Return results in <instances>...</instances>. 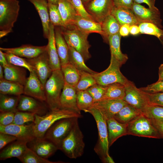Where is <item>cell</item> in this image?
<instances>
[{
	"label": "cell",
	"mask_w": 163,
	"mask_h": 163,
	"mask_svg": "<svg viewBox=\"0 0 163 163\" xmlns=\"http://www.w3.org/2000/svg\"><path fill=\"white\" fill-rule=\"evenodd\" d=\"M0 63L3 67L7 65L8 63L4 54V53L0 50Z\"/></svg>",
	"instance_id": "cell-57"
},
{
	"label": "cell",
	"mask_w": 163,
	"mask_h": 163,
	"mask_svg": "<svg viewBox=\"0 0 163 163\" xmlns=\"http://www.w3.org/2000/svg\"><path fill=\"white\" fill-rule=\"evenodd\" d=\"M54 28L53 25L50 23L48 43L46 48L50 65L53 71L61 69L60 60L56 45Z\"/></svg>",
	"instance_id": "cell-21"
},
{
	"label": "cell",
	"mask_w": 163,
	"mask_h": 163,
	"mask_svg": "<svg viewBox=\"0 0 163 163\" xmlns=\"http://www.w3.org/2000/svg\"><path fill=\"white\" fill-rule=\"evenodd\" d=\"M69 46V61L80 72H85L92 74L97 72L88 67L85 63V60L82 55L73 48Z\"/></svg>",
	"instance_id": "cell-32"
},
{
	"label": "cell",
	"mask_w": 163,
	"mask_h": 163,
	"mask_svg": "<svg viewBox=\"0 0 163 163\" xmlns=\"http://www.w3.org/2000/svg\"><path fill=\"white\" fill-rule=\"evenodd\" d=\"M11 32L7 30H0V38L7 35L8 34Z\"/></svg>",
	"instance_id": "cell-60"
},
{
	"label": "cell",
	"mask_w": 163,
	"mask_h": 163,
	"mask_svg": "<svg viewBox=\"0 0 163 163\" xmlns=\"http://www.w3.org/2000/svg\"><path fill=\"white\" fill-rule=\"evenodd\" d=\"M29 143L31 145L30 149L40 156L46 159L59 150L53 143L44 138H36Z\"/></svg>",
	"instance_id": "cell-20"
},
{
	"label": "cell",
	"mask_w": 163,
	"mask_h": 163,
	"mask_svg": "<svg viewBox=\"0 0 163 163\" xmlns=\"http://www.w3.org/2000/svg\"><path fill=\"white\" fill-rule=\"evenodd\" d=\"M85 147L84 135L78 121L69 133L62 141L60 150L68 157L76 159L82 156Z\"/></svg>",
	"instance_id": "cell-5"
},
{
	"label": "cell",
	"mask_w": 163,
	"mask_h": 163,
	"mask_svg": "<svg viewBox=\"0 0 163 163\" xmlns=\"http://www.w3.org/2000/svg\"><path fill=\"white\" fill-rule=\"evenodd\" d=\"M114 6L123 7L131 9L133 2V0H112Z\"/></svg>",
	"instance_id": "cell-52"
},
{
	"label": "cell",
	"mask_w": 163,
	"mask_h": 163,
	"mask_svg": "<svg viewBox=\"0 0 163 163\" xmlns=\"http://www.w3.org/2000/svg\"><path fill=\"white\" fill-rule=\"evenodd\" d=\"M78 119L68 118L58 120L48 129L44 138L52 142L60 150L62 141L69 133Z\"/></svg>",
	"instance_id": "cell-7"
},
{
	"label": "cell",
	"mask_w": 163,
	"mask_h": 163,
	"mask_svg": "<svg viewBox=\"0 0 163 163\" xmlns=\"http://www.w3.org/2000/svg\"><path fill=\"white\" fill-rule=\"evenodd\" d=\"M123 100L127 104L142 111L149 105L144 92L137 88L133 82L129 81L125 85Z\"/></svg>",
	"instance_id": "cell-12"
},
{
	"label": "cell",
	"mask_w": 163,
	"mask_h": 163,
	"mask_svg": "<svg viewBox=\"0 0 163 163\" xmlns=\"http://www.w3.org/2000/svg\"><path fill=\"white\" fill-rule=\"evenodd\" d=\"M50 22L54 27H64L58 5L48 2Z\"/></svg>",
	"instance_id": "cell-44"
},
{
	"label": "cell",
	"mask_w": 163,
	"mask_h": 163,
	"mask_svg": "<svg viewBox=\"0 0 163 163\" xmlns=\"http://www.w3.org/2000/svg\"><path fill=\"white\" fill-rule=\"evenodd\" d=\"M130 26L127 24L121 26L119 33L121 36L125 37L128 35L129 33Z\"/></svg>",
	"instance_id": "cell-55"
},
{
	"label": "cell",
	"mask_w": 163,
	"mask_h": 163,
	"mask_svg": "<svg viewBox=\"0 0 163 163\" xmlns=\"http://www.w3.org/2000/svg\"><path fill=\"white\" fill-rule=\"evenodd\" d=\"M125 92L124 85L119 83H113L106 86L105 93L100 100H123Z\"/></svg>",
	"instance_id": "cell-35"
},
{
	"label": "cell",
	"mask_w": 163,
	"mask_h": 163,
	"mask_svg": "<svg viewBox=\"0 0 163 163\" xmlns=\"http://www.w3.org/2000/svg\"><path fill=\"white\" fill-rule=\"evenodd\" d=\"M81 114L63 108L51 110L46 114L40 116L35 114L34 131L36 138H43L48 129L58 120L68 118H80Z\"/></svg>",
	"instance_id": "cell-1"
},
{
	"label": "cell",
	"mask_w": 163,
	"mask_h": 163,
	"mask_svg": "<svg viewBox=\"0 0 163 163\" xmlns=\"http://www.w3.org/2000/svg\"><path fill=\"white\" fill-rule=\"evenodd\" d=\"M151 120L153 124L163 138V121L154 119Z\"/></svg>",
	"instance_id": "cell-54"
},
{
	"label": "cell",
	"mask_w": 163,
	"mask_h": 163,
	"mask_svg": "<svg viewBox=\"0 0 163 163\" xmlns=\"http://www.w3.org/2000/svg\"><path fill=\"white\" fill-rule=\"evenodd\" d=\"M19 96L5 94H0V112L11 111L16 112Z\"/></svg>",
	"instance_id": "cell-37"
},
{
	"label": "cell",
	"mask_w": 163,
	"mask_h": 163,
	"mask_svg": "<svg viewBox=\"0 0 163 163\" xmlns=\"http://www.w3.org/2000/svg\"><path fill=\"white\" fill-rule=\"evenodd\" d=\"M144 92L149 105L163 107V91L153 93Z\"/></svg>",
	"instance_id": "cell-47"
},
{
	"label": "cell",
	"mask_w": 163,
	"mask_h": 163,
	"mask_svg": "<svg viewBox=\"0 0 163 163\" xmlns=\"http://www.w3.org/2000/svg\"><path fill=\"white\" fill-rule=\"evenodd\" d=\"M60 27L68 46L73 48L80 53L85 61L89 60L91 57L89 51L91 46L88 40L89 34L81 31L73 25L67 28Z\"/></svg>",
	"instance_id": "cell-4"
},
{
	"label": "cell",
	"mask_w": 163,
	"mask_h": 163,
	"mask_svg": "<svg viewBox=\"0 0 163 163\" xmlns=\"http://www.w3.org/2000/svg\"><path fill=\"white\" fill-rule=\"evenodd\" d=\"M109 147L118 138L127 135V124L120 123L114 118L107 121Z\"/></svg>",
	"instance_id": "cell-23"
},
{
	"label": "cell",
	"mask_w": 163,
	"mask_h": 163,
	"mask_svg": "<svg viewBox=\"0 0 163 163\" xmlns=\"http://www.w3.org/2000/svg\"><path fill=\"white\" fill-rule=\"evenodd\" d=\"M34 123L29 125H18L12 123L7 126L0 125V132L15 136L17 140L29 143L34 140Z\"/></svg>",
	"instance_id": "cell-11"
},
{
	"label": "cell",
	"mask_w": 163,
	"mask_h": 163,
	"mask_svg": "<svg viewBox=\"0 0 163 163\" xmlns=\"http://www.w3.org/2000/svg\"><path fill=\"white\" fill-rule=\"evenodd\" d=\"M133 3L140 4L145 3L146 4L150 9L154 11L159 10L155 6V0H133Z\"/></svg>",
	"instance_id": "cell-53"
},
{
	"label": "cell",
	"mask_w": 163,
	"mask_h": 163,
	"mask_svg": "<svg viewBox=\"0 0 163 163\" xmlns=\"http://www.w3.org/2000/svg\"><path fill=\"white\" fill-rule=\"evenodd\" d=\"M65 83L75 87L81 76V72L69 62L61 66Z\"/></svg>",
	"instance_id": "cell-36"
},
{
	"label": "cell",
	"mask_w": 163,
	"mask_h": 163,
	"mask_svg": "<svg viewBox=\"0 0 163 163\" xmlns=\"http://www.w3.org/2000/svg\"><path fill=\"white\" fill-rule=\"evenodd\" d=\"M24 86V95L41 101H46L44 87L34 71L30 72Z\"/></svg>",
	"instance_id": "cell-14"
},
{
	"label": "cell",
	"mask_w": 163,
	"mask_h": 163,
	"mask_svg": "<svg viewBox=\"0 0 163 163\" xmlns=\"http://www.w3.org/2000/svg\"><path fill=\"white\" fill-rule=\"evenodd\" d=\"M65 84L61 69L53 71L44 86L46 101L50 110L61 108L60 98Z\"/></svg>",
	"instance_id": "cell-3"
},
{
	"label": "cell",
	"mask_w": 163,
	"mask_h": 163,
	"mask_svg": "<svg viewBox=\"0 0 163 163\" xmlns=\"http://www.w3.org/2000/svg\"><path fill=\"white\" fill-rule=\"evenodd\" d=\"M36 99L25 95H20L17 107V110L39 115L43 108Z\"/></svg>",
	"instance_id": "cell-29"
},
{
	"label": "cell",
	"mask_w": 163,
	"mask_h": 163,
	"mask_svg": "<svg viewBox=\"0 0 163 163\" xmlns=\"http://www.w3.org/2000/svg\"><path fill=\"white\" fill-rule=\"evenodd\" d=\"M24 85L4 78L0 79V94L19 96L24 94Z\"/></svg>",
	"instance_id": "cell-34"
},
{
	"label": "cell",
	"mask_w": 163,
	"mask_h": 163,
	"mask_svg": "<svg viewBox=\"0 0 163 163\" xmlns=\"http://www.w3.org/2000/svg\"><path fill=\"white\" fill-rule=\"evenodd\" d=\"M140 33L154 35L159 40L163 46V30L150 23L143 22L139 24Z\"/></svg>",
	"instance_id": "cell-39"
},
{
	"label": "cell",
	"mask_w": 163,
	"mask_h": 163,
	"mask_svg": "<svg viewBox=\"0 0 163 163\" xmlns=\"http://www.w3.org/2000/svg\"><path fill=\"white\" fill-rule=\"evenodd\" d=\"M111 14L114 17L121 26L125 24L130 26L139 25V24L131 9L114 6Z\"/></svg>",
	"instance_id": "cell-24"
},
{
	"label": "cell",
	"mask_w": 163,
	"mask_h": 163,
	"mask_svg": "<svg viewBox=\"0 0 163 163\" xmlns=\"http://www.w3.org/2000/svg\"><path fill=\"white\" fill-rule=\"evenodd\" d=\"M18 158L23 163H60V161H52L42 158L29 148H28L23 154Z\"/></svg>",
	"instance_id": "cell-40"
},
{
	"label": "cell",
	"mask_w": 163,
	"mask_h": 163,
	"mask_svg": "<svg viewBox=\"0 0 163 163\" xmlns=\"http://www.w3.org/2000/svg\"><path fill=\"white\" fill-rule=\"evenodd\" d=\"M34 6L41 20L43 36L47 39L49 34L50 21L47 0H28Z\"/></svg>",
	"instance_id": "cell-22"
},
{
	"label": "cell",
	"mask_w": 163,
	"mask_h": 163,
	"mask_svg": "<svg viewBox=\"0 0 163 163\" xmlns=\"http://www.w3.org/2000/svg\"><path fill=\"white\" fill-rule=\"evenodd\" d=\"M18 0H0V30L11 32L20 10Z\"/></svg>",
	"instance_id": "cell-9"
},
{
	"label": "cell",
	"mask_w": 163,
	"mask_h": 163,
	"mask_svg": "<svg viewBox=\"0 0 163 163\" xmlns=\"http://www.w3.org/2000/svg\"><path fill=\"white\" fill-rule=\"evenodd\" d=\"M103 32L102 36L107 42L108 37L110 35L119 33L121 26L117 21L112 14L107 16L101 23Z\"/></svg>",
	"instance_id": "cell-31"
},
{
	"label": "cell",
	"mask_w": 163,
	"mask_h": 163,
	"mask_svg": "<svg viewBox=\"0 0 163 163\" xmlns=\"http://www.w3.org/2000/svg\"><path fill=\"white\" fill-rule=\"evenodd\" d=\"M46 45L41 46L25 44L14 48L0 47V50L5 53H9L27 59L34 58L46 50Z\"/></svg>",
	"instance_id": "cell-17"
},
{
	"label": "cell",
	"mask_w": 163,
	"mask_h": 163,
	"mask_svg": "<svg viewBox=\"0 0 163 163\" xmlns=\"http://www.w3.org/2000/svg\"><path fill=\"white\" fill-rule=\"evenodd\" d=\"M17 140V138L13 136L0 132V149H2L9 143Z\"/></svg>",
	"instance_id": "cell-51"
},
{
	"label": "cell",
	"mask_w": 163,
	"mask_h": 163,
	"mask_svg": "<svg viewBox=\"0 0 163 163\" xmlns=\"http://www.w3.org/2000/svg\"><path fill=\"white\" fill-rule=\"evenodd\" d=\"M158 80H163V63L161 64L158 68Z\"/></svg>",
	"instance_id": "cell-58"
},
{
	"label": "cell",
	"mask_w": 163,
	"mask_h": 163,
	"mask_svg": "<svg viewBox=\"0 0 163 163\" xmlns=\"http://www.w3.org/2000/svg\"><path fill=\"white\" fill-rule=\"evenodd\" d=\"M122 66L117 60L111 56L110 63L108 67L102 72L93 74L97 84L106 86L119 83L125 85L129 80L121 72L120 68Z\"/></svg>",
	"instance_id": "cell-8"
},
{
	"label": "cell",
	"mask_w": 163,
	"mask_h": 163,
	"mask_svg": "<svg viewBox=\"0 0 163 163\" xmlns=\"http://www.w3.org/2000/svg\"><path fill=\"white\" fill-rule=\"evenodd\" d=\"M48 2L58 5L59 0H47Z\"/></svg>",
	"instance_id": "cell-61"
},
{
	"label": "cell",
	"mask_w": 163,
	"mask_h": 163,
	"mask_svg": "<svg viewBox=\"0 0 163 163\" xmlns=\"http://www.w3.org/2000/svg\"><path fill=\"white\" fill-rule=\"evenodd\" d=\"M3 67L4 78L24 85L27 78L25 68L8 63Z\"/></svg>",
	"instance_id": "cell-27"
},
{
	"label": "cell",
	"mask_w": 163,
	"mask_h": 163,
	"mask_svg": "<svg viewBox=\"0 0 163 163\" xmlns=\"http://www.w3.org/2000/svg\"><path fill=\"white\" fill-rule=\"evenodd\" d=\"M80 72V79L75 87L76 92L87 90L91 86L97 84L93 74L85 72Z\"/></svg>",
	"instance_id": "cell-41"
},
{
	"label": "cell",
	"mask_w": 163,
	"mask_h": 163,
	"mask_svg": "<svg viewBox=\"0 0 163 163\" xmlns=\"http://www.w3.org/2000/svg\"><path fill=\"white\" fill-rule=\"evenodd\" d=\"M61 108L70 110L81 114L78 108L76 91L74 87L65 83L60 98Z\"/></svg>",
	"instance_id": "cell-18"
},
{
	"label": "cell",
	"mask_w": 163,
	"mask_h": 163,
	"mask_svg": "<svg viewBox=\"0 0 163 163\" xmlns=\"http://www.w3.org/2000/svg\"><path fill=\"white\" fill-rule=\"evenodd\" d=\"M76 100L79 109L85 112L92 107L94 103L92 97L87 90L76 92Z\"/></svg>",
	"instance_id": "cell-38"
},
{
	"label": "cell",
	"mask_w": 163,
	"mask_h": 163,
	"mask_svg": "<svg viewBox=\"0 0 163 163\" xmlns=\"http://www.w3.org/2000/svg\"><path fill=\"white\" fill-rule=\"evenodd\" d=\"M84 6L92 18L101 23L111 14L114 5L112 0H91Z\"/></svg>",
	"instance_id": "cell-10"
},
{
	"label": "cell",
	"mask_w": 163,
	"mask_h": 163,
	"mask_svg": "<svg viewBox=\"0 0 163 163\" xmlns=\"http://www.w3.org/2000/svg\"><path fill=\"white\" fill-rule=\"evenodd\" d=\"M58 5L64 25L63 27H70L78 13L70 0H59Z\"/></svg>",
	"instance_id": "cell-26"
},
{
	"label": "cell",
	"mask_w": 163,
	"mask_h": 163,
	"mask_svg": "<svg viewBox=\"0 0 163 163\" xmlns=\"http://www.w3.org/2000/svg\"><path fill=\"white\" fill-rule=\"evenodd\" d=\"M70 0L78 14L85 17L93 19L86 10L81 0Z\"/></svg>",
	"instance_id": "cell-49"
},
{
	"label": "cell",
	"mask_w": 163,
	"mask_h": 163,
	"mask_svg": "<svg viewBox=\"0 0 163 163\" xmlns=\"http://www.w3.org/2000/svg\"><path fill=\"white\" fill-rule=\"evenodd\" d=\"M85 6L91 0H81Z\"/></svg>",
	"instance_id": "cell-62"
},
{
	"label": "cell",
	"mask_w": 163,
	"mask_h": 163,
	"mask_svg": "<svg viewBox=\"0 0 163 163\" xmlns=\"http://www.w3.org/2000/svg\"><path fill=\"white\" fill-rule=\"evenodd\" d=\"M139 23L148 22L152 23L162 29V20L159 10L154 11L147 8L140 4L133 3L131 8Z\"/></svg>",
	"instance_id": "cell-15"
},
{
	"label": "cell",
	"mask_w": 163,
	"mask_h": 163,
	"mask_svg": "<svg viewBox=\"0 0 163 163\" xmlns=\"http://www.w3.org/2000/svg\"><path fill=\"white\" fill-rule=\"evenodd\" d=\"M26 59L44 87L46 81L53 72L50 65L46 50L34 58Z\"/></svg>",
	"instance_id": "cell-13"
},
{
	"label": "cell",
	"mask_w": 163,
	"mask_h": 163,
	"mask_svg": "<svg viewBox=\"0 0 163 163\" xmlns=\"http://www.w3.org/2000/svg\"><path fill=\"white\" fill-rule=\"evenodd\" d=\"M3 53L8 63L24 68L28 70L30 72L34 71L33 69L26 59L11 53Z\"/></svg>",
	"instance_id": "cell-43"
},
{
	"label": "cell",
	"mask_w": 163,
	"mask_h": 163,
	"mask_svg": "<svg viewBox=\"0 0 163 163\" xmlns=\"http://www.w3.org/2000/svg\"><path fill=\"white\" fill-rule=\"evenodd\" d=\"M141 113V110L127 104L116 113L113 118L120 123L127 124Z\"/></svg>",
	"instance_id": "cell-33"
},
{
	"label": "cell",
	"mask_w": 163,
	"mask_h": 163,
	"mask_svg": "<svg viewBox=\"0 0 163 163\" xmlns=\"http://www.w3.org/2000/svg\"><path fill=\"white\" fill-rule=\"evenodd\" d=\"M106 88V86L96 84L89 88L87 90L92 97L94 103L101 99Z\"/></svg>",
	"instance_id": "cell-46"
},
{
	"label": "cell",
	"mask_w": 163,
	"mask_h": 163,
	"mask_svg": "<svg viewBox=\"0 0 163 163\" xmlns=\"http://www.w3.org/2000/svg\"><path fill=\"white\" fill-rule=\"evenodd\" d=\"M121 36L119 33L109 36L108 42L109 44L111 56L117 60L122 65L124 64L128 59L127 54L123 53L120 49Z\"/></svg>",
	"instance_id": "cell-30"
},
{
	"label": "cell",
	"mask_w": 163,
	"mask_h": 163,
	"mask_svg": "<svg viewBox=\"0 0 163 163\" xmlns=\"http://www.w3.org/2000/svg\"><path fill=\"white\" fill-rule=\"evenodd\" d=\"M140 88L145 92L150 93L163 91V80H158L154 83Z\"/></svg>",
	"instance_id": "cell-48"
},
{
	"label": "cell",
	"mask_w": 163,
	"mask_h": 163,
	"mask_svg": "<svg viewBox=\"0 0 163 163\" xmlns=\"http://www.w3.org/2000/svg\"><path fill=\"white\" fill-rule=\"evenodd\" d=\"M127 135L154 139L163 138L150 119L142 113L127 123Z\"/></svg>",
	"instance_id": "cell-6"
},
{
	"label": "cell",
	"mask_w": 163,
	"mask_h": 163,
	"mask_svg": "<svg viewBox=\"0 0 163 163\" xmlns=\"http://www.w3.org/2000/svg\"><path fill=\"white\" fill-rule=\"evenodd\" d=\"M4 78V70L3 66L0 65V79Z\"/></svg>",
	"instance_id": "cell-59"
},
{
	"label": "cell",
	"mask_w": 163,
	"mask_h": 163,
	"mask_svg": "<svg viewBox=\"0 0 163 163\" xmlns=\"http://www.w3.org/2000/svg\"><path fill=\"white\" fill-rule=\"evenodd\" d=\"M127 103L123 100H102L94 102L91 107L97 109L106 120L114 116Z\"/></svg>",
	"instance_id": "cell-16"
},
{
	"label": "cell",
	"mask_w": 163,
	"mask_h": 163,
	"mask_svg": "<svg viewBox=\"0 0 163 163\" xmlns=\"http://www.w3.org/2000/svg\"><path fill=\"white\" fill-rule=\"evenodd\" d=\"M75 26L85 33H97L102 35L101 23L92 18H86L78 14L75 17L71 25Z\"/></svg>",
	"instance_id": "cell-19"
},
{
	"label": "cell",
	"mask_w": 163,
	"mask_h": 163,
	"mask_svg": "<svg viewBox=\"0 0 163 163\" xmlns=\"http://www.w3.org/2000/svg\"><path fill=\"white\" fill-rule=\"evenodd\" d=\"M27 143L16 140L5 148L0 153V160H5L13 157L18 158L21 156L28 148Z\"/></svg>",
	"instance_id": "cell-28"
},
{
	"label": "cell",
	"mask_w": 163,
	"mask_h": 163,
	"mask_svg": "<svg viewBox=\"0 0 163 163\" xmlns=\"http://www.w3.org/2000/svg\"><path fill=\"white\" fill-rule=\"evenodd\" d=\"M87 112L91 113L96 123L98 131V141L94 148V151L103 162L114 163L109 154L108 132L106 120L97 109L91 107Z\"/></svg>",
	"instance_id": "cell-2"
},
{
	"label": "cell",
	"mask_w": 163,
	"mask_h": 163,
	"mask_svg": "<svg viewBox=\"0 0 163 163\" xmlns=\"http://www.w3.org/2000/svg\"><path fill=\"white\" fill-rule=\"evenodd\" d=\"M15 113L11 111L1 112L0 125L5 126L13 123Z\"/></svg>",
	"instance_id": "cell-50"
},
{
	"label": "cell",
	"mask_w": 163,
	"mask_h": 163,
	"mask_svg": "<svg viewBox=\"0 0 163 163\" xmlns=\"http://www.w3.org/2000/svg\"><path fill=\"white\" fill-rule=\"evenodd\" d=\"M35 114L32 113L17 111L15 113L13 123L22 125L26 123L34 122Z\"/></svg>",
	"instance_id": "cell-45"
},
{
	"label": "cell",
	"mask_w": 163,
	"mask_h": 163,
	"mask_svg": "<svg viewBox=\"0 0 163 163\" xmlns=\"http://www.w3.org/2000/svg\"><path fill=\"white\" fill-rule=\"evenodd\" d=\"M129 33L133 35H137L140 33V29L139 25H133L130 26Z\"/></svg>",
	"instance_id": "cell-56"
},
{
	"label": "cell",
	"mask_w": 163,
	"mask_h": 163,
	"mask_svg": "<svg viewBox=\"0 0 163 163\" xmlns=\"http://www.w3.org/2000/svg\"><path fill=\"white\" fill-rule=\"evenodd\" d=\"M54 31L56 46L61 66L69 63V48L60 27H55Z\"/></svg>",
	"instance_id": "cell-25"
},
{
	"label": "cell",
	"mask_w": 163,
	"mask_h": 163,
	"mask_svg": "<svg viewBox=\"0 0 163 163\" xmlns=\"http://www.w3.org/2000/svg\"><path fill=\"white\" fill-rule=\"evenodd\" d=\"M142 113L151 119L163 121V107L148 105L142 111Z\"/></svg>",
	"instance_id": "cell-42"
}]
</instances>
